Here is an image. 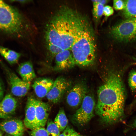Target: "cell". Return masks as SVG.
Returning <instances> with one entry per match:
<instances>
[{
  "instance_id": "obj_26",
  "label": "cell",
  "mask_w": 136,
  "mask_h": 136,
  "mask_svg": "<svg viewBox=\"0 0 136 136\" xmlns=\"http://www.w3.org/2000/svg\"><path fill=\"white\" fill-rule=\"evenodd\" d=\"M114 11L113 8L109 5L104 6L103 14L107 17L109 16L113 13Z\"/></svg>"
},
{
  "instance_id": "obj_25",
  "label": "cell",
  "mask_w": 136,
  "mask_h": 136,
  "mask_svg": "<svg viewBox=\"0 0 136 136\" xmlns=\"http://www.w3.org/2000/svg\"><path fill=\"white\" fill-rule=\"evenodd\" d=\"M113 6L114 8L116 10H123L125 7V1L114 0L113 1Z\"/></svg>"
},
{
  "instance_id": "obj_24",
  "label": "cell",
  "mask_w": 136,
  "mask_h": 136,
  "mask_svg": "<svg viewBox=\"0 0 136 136\" xmlns=\"http://www.w3.org/2000/svg\"><path fill=\"white\" fill-rule=\"evenodd\" d=\"M129 86L132 91L136 90V70L131 71L129 75L128 80Z\"/></svg>"
},
{
  "instance_id": "obj_27",
  "label": "cell",
  "mask_w": 136,
  "mask_h": 136,
  "mask_svg": "<svg viewBox=\"0 0 136 136\" xmlns=\"http://www.w3.org/2000/svg\"><path fill=\"white\" fill-rule=\"evenodd\" d=\"M74 131L72 128L68 126L64 130L63 132L60 134L59 136H69Z\"/></svg>"
},
{
  "instance_id": "obj_10",
  "label": "cell",
  "mask_w": 136,
  "mask_h": 136,
  "mask_svg": "<svg viewBox=\"0 0 136 136\" xmlns=\"http://www.w3.org/2000/svg\"><path fill=\"white\" fill-rule=\"evenodd\" d=\"M86 86L81 83L74 85L70 90L66 96V100L71 107H77L81 105L86 95Z\"/></svg>"
},
{
  "instance_id": "obj_34",
  "label": "cell",
  "mask_w": 136,
  "mask_h": 136,
  "mask_svg": "<svg viewBox=\"0 0 136 136\" xmlns=\"http://www.w3.org/2000/svg\"><path fill=\"white\" fill-rule=\"evenodd\" d=\"M13 136L10 135H6L4 136Z\"/></svg>"
},
{
  "instance_id": "obj_18",
  "label": "cell",
  "mask_w": 136,
  "mask_h": 136,
  "mask_svg": "<svg viewBox=\"0 0 136 136\" xmlns=\"http://www.w3.org/2000/svg\"><path fill=\"white\" fill-rule=\"evenodd\" d=\"M54 122L60 131H63L67 126L68 120L63 109H60L56 116Z\"/></svg>"
},
{
  "instance_id": "obj_29",
  "label": "cell",
  "mask_w": 136,
  "mask_h": 136,
  "mask_svg": "<svg viewBox=\"0 0 136 136\" xmlns=\"http://www.w3.org/2000/svg\"><path fill=\"white\" fill-rule=\"evenodd\" d=\"M92 1L100 4L104 5L108 2V1L107 0H93Z\"/></svg>"
},
{
  "instance_id": "obj_4",
  "label": "cell",
  "mask_w": 136,
  "mask_h": 136,
  "mask_svg": "<svg viewBox=\"0 0 136 136\" xmlns=\"http://www.w3.org/2000/svg\"><path fill=\"white\" fill-rule=\"evenodd\" d=\"M23 19L18 11L12 7L0 0V30L13 34L22 29Z\"/></svg>"
},
{
  "instance_id": "obj_22",
  "label": "cell",
  "mask_w": 136,
  "mask_h": 136,
  "mask_svg": "<svg viewBox=\"0 0 136 136\" xmlns=\"http://www.w3.org/2000/svg\"><path fill=\"white\" fill-rule=\"evenodd\" d=\"M92 2L93 15L94 18L96 20H98L103 14L104 5L97 3Z\"/></svg>"
},
{
  "instance_id": "obj_30",
  "label": "cell",
  "mask_w": 136,
  "mask_h": 136,
  "mask_svg": "<svg viewBox=\"0 0 136 136\" xmlns=\"http://www.w3.org/2000/svg\"><path fill=\"white\" fill-rule=\"evenodd\" d=\"M13 2V1H16L17 2H18L21 3H27L28 2H29L30 1H31L30 0H14L12 1Z\"/></svg>"
},
{
  "instance_id": "obj_21",
  "label": "cell",
  "mask_w": 136,
  "mask_h": 136,
  "mask_svg": "<svg viewBox=\"0 0 136 136\" xmlns=\"http://www.w3.org/2000/svg\"><path fill=\"white\" fill-rule=\"evenodd\" d=\"M46 130L48 136H59L60 135L59 129L51 120H48L47 121Z\"/></svg>"
},
{
  "instance_id": "obj_33",
  "label": "cell",
  "mask_w": 136,
  "mask_h": 136,
  "mask_svg": "<svg viewBox=\"0 0 136 136\" xmlns=\"http://www.w3.org/2000/svg\"><path fill=\"white\" fill-rule=\"evenodd\" d=\"M3 132L0 130V136H3Z\"/></svg>"
},
{
  "instance_id": "obj_16",
  "label": "cell",
  "mask_w": 136,
  "mask_h": 136,
  "mask_svg": "<svg viewBox=\"0 0 136 136\" xmlns=\"http://www.w3.org/2000/svg\"><path fill=\"white\" fill-rule=\"evenodd\" d=\"M17 71L24 81L30 83L36 77L32 64L28 61L22 63L18 66Z\"/></svg>"
},
{
  "instance_id": "obj_8",
  "label": "cell",
  "mask_w": 136,
  "mask_h": 136,
  "mask_svg": "<svg viewBox=\"0 0 136 136\" xmlns=\"http://www.w3.org/2000/svg\"><path fill=\"white\" fill-rule=\"evenodd\" d=\"M71 84L70 82L64 78L58 77L54 81L52 87L46 96L47 99L53 104L58 103Z\"/></svg>"
},
{
  "instance_id": "obj_3",
  "label": "cell",
  "mask_w": 136,
  "mask_h": 136,
  "mask_svg": "<svg viewBox=\"0 0 136 136\" xmlns=\"http://www.w3.org/2000/svg\"><path fill=\"white\" fill-rule=\"evenodd\" d=\"M95 40L93 31L88 22L70 50L76 64L87 66L94 63L96 49Z\"/></svg>"
},
{
  "instance_id": "obj_32",
  "label": "cell",
  "mask_w": 136,
  "mask_h": 136,
  "mask_svg": "<svg viewBox=\"0 0 136 136\" xmlns=\"http://www.w3.org/2000/svg\"><path fill=\"white\" fill-rule=\"evenodd\" d=\"M132 127L136 128V118L134 120L131 125Z\"/></svg>"
},
{
  "instance_id": "obj_6",
  "label": "cell",
  "mask_w": 136,
  "mask_h": 136,
  "mask_svg": "<svg viewBox=\"0 0 136 136\" xmlns=\"http://www.w3.org/2000/svg\"><path fill=\"white\" fill-rule=\"evenodd\" d=\"M0 65L5 73L12 94L17 97H22L27 93L30 83L20 78L0 59Z\"/></svg>"
},
{
  "instance_id": "obj_19",
  "label": "cell",
  "mask_w": 136,
  "mask_h": 136,
  "mask_svg": "<svg viewBox=\"0 0 136 136\" xmlns=\"http://www.w3.org/2000/svg\"><path fill=\"white\" fill-rule=\"evenodd\" d=\"M125 7L123 10V14L128 18L136 17V0H125Z\"/></svg>"
},
{
  "instance_id": "obj_20",
  "label": "cell",
  "mask_w": 136,
  "mask_h": 136,
  "mask_svg": "<svg viewBox=\"0 0 136 136\" xmlns=\"http://www.w3.org/2000/svg\"><path fill=\"white\" fill-rule=\"evenodd\" d=\"M48 59L51 61L59 53L63 50L57 46L49 43H47Z\"/></svg>"
},
{
  "instance_id": "obj_35",
  "label": "cell",
  "mask_w": 136,
  "mask_h": 136,
  "mask_svg": "<svg viewBox=\"0 0 136 136\" xmlns=\"http://www.w3.org/2000/svg\"><path fill=\"white\" fill-rule=\"evenodd\" d=\"M135 61H136L135 62H136V58H135Z\"/></svg>"
},
{
  "instance_id": "obj_14",
  "label": "cell",
  "mask_w": 136,
  "mask_h": 136,
  "mask_svg": "<svg viewBox=\"0 0 136 136\" xmlns=\"http://www.w3.org/2000/svg\"><path fill=\"white\" fill-rule=\"evenodd\" d=\"M51 107L47 103L36 99V114L37 127H44L47 123Z\"/></svg>"
},
{
  "instance_id": "obj_7",
  "label": "cell",
  "mask_w": 136,
  "mask_h": 136,
  "mask_svg": "<svg viewBox=\"0 0 136 136\" xmlns=\"http://www.w3.org/2000/svg\"><path fill=\"white\" fill-rule=\"evenodd\" d=\"M80 107L74 115L76 122L81 125L88 123L94 117V110L95 104L93 97L91 95L86 94L84 97Z\"/></svg>"
},
{
  "instance_id": "obj_5",
  "label": "cell",
  "mask_w": 136,
  "mask_h": 136,
  "mask_svg": "<svg viewBox=\"0 0 136 136\" xmlns=\"http://www.w3.org/2000/svg\"><path fill=\"white\" fill-rule=\"evenodd\" d=\"M110 34L115 40L128 42L136 40V17L126 19L113 26Z\"/></svg>"
},
{
  "instance_id": "obj_2",
  "label": "cell",
  "mask_w": 136,
  "mask_h": 136,
  "mask_svg": "<svg viewBox=\"0 0 136 136\" xmlns=\"http://www.w3.org/2000/svg\"><path fill=\"white\" fill-rule=\"evenodd\" d=\"M95 113L106 124H114L122 120L124 115L125 92L120 75L110 72L98 88Z\"/></svg>"
},
{
  "instance_id": "obj_11",
  "label": "cell",
  "mask_w": 136,
  "mask_h": 136,
  "mask_svg": "<svg viewBox=\"0 0 136 136\" xmlns=\"http://www.w3.org/2000/svg\"><path fill=\"white\" fill-rule=\"evenodd\" d=\"M24 126L19 119L9 118L0 123V129L13 136H23Z\"/></svg>"
},
{
  "instance_id": "obj_28",
  "label": "cell",
  "mask_w": 136,
  "mask_h": 136,
  "mask_svg": "<svg viewBox=\"0 0 136 136\" xmlns=\"http://www.w3.org/2000/svg\"><path fill=\"white\" fill-rule=\"evenodd\" d=\"M5 91V87L4 83L0 78V101L4 98Z\"/></svg>"
},
{
  "instance_id": "obj_12",
  "label": "cell",
  "mask_w": 136,
  "mask_h": 136,
  "mask_svg": "<svg viewBox=\"0 0 136 136\" xmlns=\"http://www.w3.org/2000/svg\"><path fill=\"white\" fill-rule=\"evenodd\" d=\"M17 106L16 99L8 94L0 101V118H10L15 113Z\"/></svg>"
},
{
  "instance_id": "obj_17",
  "label": "cell",
  "mask_w": 136,
  "mask_h": 136,
  "mask_svg": "<svg viewBox=\"0 0 136 136\" xmlns=\"http://www.w3.org/2000/svg\"><path fill=\"white\" fill-rule=\"evenodd\" d=\"M0 54L10 64L17 63L21 54L0 46Z\"/></svg>"
},
{
  "instance_id": "obj_23",
  "label": "cell",
  "mask_w": 136,
  "mask_h": 136,
  "mask_svg": "<svg viewBox=\"0 0 136 136\" xmlns=\"http://www.w3.org/2000/svg\"><path fill=\"white\" fill-rule=\"evenodd\" d=\"M30 136H48L46 129L43 127H39L31 130Z\"/></svg>"
},
{
  "instance_id": "obj_15",
  "label": "cell",
  "mask_w": 136,
  "mask_h": 136,
  "mask_svg": "<svg viewBox=\"0 0 136 136\" xmlns=\"http://www.w3.org/2000/svg\"><path fill=\"white\" fill-rule=\"evenodd\" d=\"M54 81L48 78H41L36 80L32 85L36 95L42 98L46 96L54 84Z\"/></svg>"
},
{
  "instance_id": "obj_1",
  "label": "cell",
  "mask_w": 136,
  "mask_h": 136,
  "mask_svg": "<svg viewBox=\"0 0 136 136\" xmlns=\"http://www.w3.org/2000/svg\"><path fill=\"white\" fill-rule=\"evenodd\" d=\"M88 22L77 11L67 6H61L47 25L46 43L56 45L63 50H71Z\"/></svg>"
},
{
  "instance_id": "obj_31",
  "label": "cell",
  "mask_w": 136,
  "mask_h": 136,
  "mask_svg": "<svg viewBox=\"0 0 136 136\" xmlns=\"http://www.w3.org/2000/svg\"><path fill=\"white\" fill-rule=\"evenodd\" d=\"M69 136H81V135L80 134L74 131Z\"/></svg>"
},
{
  "instance_id": "obj_9",
  "label": "cell",
  "mask_w": 136,
  "mask_h": 136,
  "mask_svg": "<svg viewBox=\"0 0 136 136\" xmlns=\"http://www.w3.org/2000/svg\"><path fill=\"white\" fill-rule=\"evenodd\" d=\"M54 71H60L71 69L76 65L70 50H63L59 53L55 58Z\"/></svg>"
},
{
  "instance_id": "obj_13",
  "label": "cell",
  "mask_w": 136,
  "mask_h": 136,
  "mask_svg": "<svg viewBox=\"0 0 136 136\" xmlns=\"http://www.w3.org/2000/svg\"><path fill=\"white\" fill-rule=\"evenodd\" d=\"M36 99L28 97L26 102L24 123L27 128L32 130L37 127L36 114Z\"/></svg>"
}]
</instances>
